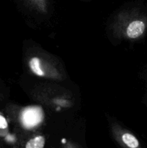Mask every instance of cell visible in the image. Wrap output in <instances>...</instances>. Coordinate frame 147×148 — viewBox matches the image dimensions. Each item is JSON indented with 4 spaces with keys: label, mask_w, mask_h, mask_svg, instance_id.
I'll return each mask as SVG.
<instances>
[{
    "label": "cell",
    "mask_w": 147,
    "mask_h": 148,
    "mask_svg": "<svg viewBox=\"0 0 147 148\" xmlns=\"http://www.w3.org/2000/svg\"><path fill=\"white\" fill-rule=\"evenodd\" d=\"M8 132V123L4 116L0 112V136L6 135Z\"/></svg>",
    "instance_id": "52a82bcc"
},
{
    "label": "cell",
    "mask_w": 147,
    "mask_h": 148,
    "mask_svg": "<svg viewBox=\"0 0 147 148\" xmlns=\"http://www.w3.org/2000/svg\"><path fill=\"white\" fill-rule=\"evenodd\" d=\"M29 69L34 75L54 80H61L63 75L53 64L38 56H33L27 62Z\"/></svg>",
    "instance_id": "7a4b0ae2"
},
{
    "label": "cell",
    "mask_w": 147,
    "mask_h": 148,
    "mask_svg": "<svg viewBox=\"0 0 147 148\" xmlns=\"http://www.w3.org/2000/svg\"><path fill=\"white\" fill-rule=\"evenodd\" d=\"M30 5L41 14L48 12V0H27Z\"/></svg>",
    "instance_id": "8992f818"
},
{
    "label": "cell",
    "mask_w": 147,
    "mask_h": 148,
    "mask_svg": "<svg viewBox=\"0 0 147 148\" xmlns=\"http://www.w3.org/2000/svg\"><path fill=\"white\" fill-rule=\"evenodd\" d=\"M44 119V112L39 106H28L21 110L19 121L24 128L33 129L37 127Z\"/></svg>",
    "instance_id": "277c9868"
},
{
    "label": "cell",
    "mask_w": 147,
    "mask_h": 148,
    "mask_svg": "<svg viewBox=\"0 0 147 148\" xmlns=\"http://www.w3.org/2000/svg\"><path fill=\"white\" fill-rule=\"evenodd\" d=\"M147 29V16L137 11H125L119 14L114 30L120 38L138 40L142 38Z\"/></svg>",
    "instance_id": "6da1fadb"
},
{
    "label": "cell",
    "mask_w": 147,
    "mask_h": 148,
    "mask_svg": "<svg viewBox=\"0 0 147 148\" xmlns=\"http://www.w3.org/2000/svg\"><path fill=\"white\" fill-rule=\"evenodd\" d=\"M46 142L44 136L37 134L29 139L24 144V148H44Z\"/></svg>",
    "instance_id": "5b68a950"
},
{
    "label": "cell",
    "mask_w": 147,
    "mask_h": 148,
    "mask_svg": "<svg viewBox=\"0 0 147 148\" xmlns=\"http://www.w3.org/2000/svg\"><path fill=\"white\" fill-rule=\"evenodd\" d=\"M111 132L115 141L122 148H142L138 139L129 130L112 121Z\"/></svg>",
    "instance_id": "3957f363"
},
{
    "label": "cell",
    "mask_w": 147,
    "mask_h": 148,
    "mask_svg": "<svg viewBox=\"0 0 147 148\" xmlns=\"http://www.w3.org/2000/svg\"><path fill=\"white\" fill-rule=\"evenodd\" d=\"M61 148H81V147L79 145L76 144V143H74V142L70 141V140H68V141H66L62 145Z\"/></svg>",
    "instance_id": "ba28073f"
}]
</instances>
